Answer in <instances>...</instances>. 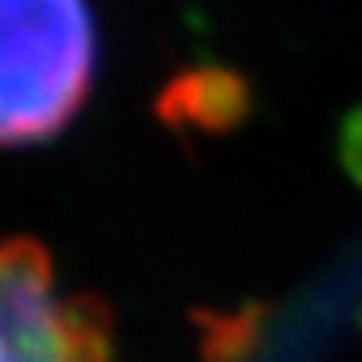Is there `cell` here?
Instances as JSON below:
<instances>
[{
    "label": "cell",
    "mask_w": 362,
    "mask_h": 362,
    "mask_svg": "<svg viewBox=\"0 0 362 362\" xmlns=\"http://www.w3.org/2000/svg\"><path fill=\"white\" fill-rule=\"evenodd\" d=\"M97 58L85 4H0V146L54 139L89 97Z\"/></svg>",
    "instance_id": "1"
},
{
    "label": "cell",
    "mask_w": 362,
    "mask_h": 362,
    "mask_svg": "<svg viewBox=\"0 0 362 362\" xmlns=\"http://www.w3.org/2000/svg\"><path fill=\"white\" fill-rule=\"evenodd\" d=\"M0 362H112L108 313L62 297L31 239L0 243Z\"/></svg>",
    "instance_id": "2"
},
{
    "label": "cell",
    "mask_w": 362,
    "mask_h": 362,
    "mask_svg": "<svg viewBox=\"0 0 362 362\" xmlns=\"http://www.w3.org/2000/svg\"><path fill=\"white\" fill-rule=\"evenodd\" d=\"M251 93L243 77L231 70H193L177 77L162 97V116L177 127H204V132H223L235 127L247 116Z\"/></svg>",
    "instance_id": "3"
},
{
    "label": "cell",
    "mask_w": 362,
    "mask_h": 362,
    "mask_svg": "<svg viewBox=\"0 0 362 362\" xmlns=\"http://www.w3.org/2000/svg\"><path fill=\"white\" fill-rule=\"evenodd\" d=\"M339 158L347 166V174L362 185V108H355L343 124V135H339Z\"/></svg>",
    "instance_id": "4"
}]
</instances>
